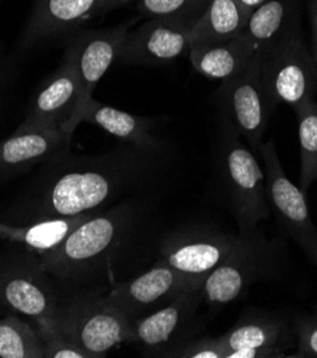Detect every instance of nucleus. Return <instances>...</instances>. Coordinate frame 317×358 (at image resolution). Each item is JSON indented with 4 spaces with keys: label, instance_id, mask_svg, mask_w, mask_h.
<instances>
[{
    "label": "nucleus",
    "instance_id": "1",
    "mask_svg": "<svg viewBox=\"0 0 317 358\" xmlns=\"http://www.w3.org/2000/svg\"><path fill=\"white\" fill-rule=\"evenodd\" d=\"M159 149L127 146L82 163L45 186L36 204L41 217L78 216L112 204L130 189L143 185L157 167Z\"/></svg>",
    "mask_w": 317,
    "mask_h": 358
},
{
    "label": "nucleus",
    "instance_id": "2",
    "mask_svg": "<svg viewBox=\"0 0 317 358\" xmlns=\"http://www.w3.org/2000/svg\"><path fill=\"white\" fill-rule=\"evenodd\" d=\"M139 219L136 206L122 203L94 213L70 233L62 244L39 255L42 268L57 278L67 280L100 266L127 241Z\"/></svg>",
    "mask_w": 317,
    "mask_h": 358
},
{
    "label": "nucleus",
    "instance_id": "3",
    "mask_svg": "<svg viewBox=\"0 0 317 358\" xmlns=\"http://www.w3.org/2000/svg\"><path fill=\"white\" fill-rule=\"evenodd\" d=\"M239 133L222 119L220 171L223 183L239 223V233L259 229L269 219L270 206L266 193V177L253 152L246 148Z\"/></svg>",
    "mask_w": 317,
    "mask_h": 358
},
{
    "label": "nucleus",
    "instance_id": "4",
    "mask_svg": "<svg viewBox=\"0 0 317 358\" xmlns=\"http://www.w3.org/2000/svg\"><path fill=\"white\" fill-rule=\"evenodd\" d=\"M262 83L273 112L279 104L297 110L314 101L317 66L304 43L300 24L262 56Z\"/></svg>",
    "mask_w": 317,
    "mask_h": 358
},
{
    "label": "nucleus",
    "instance_id": "5",
    "mask_svg": "<svg viewBox=\"0 0 317 358\" xmlns=\"http://www.w3.org/2000/svg\"><path fill=\"white\" fill-rule=\"evenodd\" d=\"M277 266V250L256 229L240 234L229 256L211 270L200 285L203 301L211 307L229 304L249 292L252 285L270 277Z\"/></svg>",
    "mask_w": 317,
    "mask_h": 358
},
{
    "label": "nucleus",
    "instance_id": "6",
    "mask_svg": "<svg viewBox=\"0 0 317 358\" xmlns=\"http://www.w3.org/2000/svg\"><path fill=\"white\" fill-rule=\"evenodd\" d=\"M64 334L89 358L104 357L122 343H134L132 320L103 297L90 299L59 313Z\"/></svg>",
    "mask_w": 317,
    "mask_h": 358
},
{
    "label": "nucleus",
    "instance_id": "7",
    "mask_svg": "<svg viewBox=\"0 0 317 358\" xmlns=\"http://www.w3.org/2000/svg\"><path fill=\"white\" fill-rule=\"evenodd\" d=\"M216 100L222 119L259 152L273 113L262 83V59L256 57L243 73L222 82Z\"/></svg>",
    "mask_w": 317,
    "mask_h": 358
},
{
    "label": "nucleus",
    "instance_id": "8",
    "mask_svg": "<svg viewBox=\"0 0 317 358\" xmlns=\"http://www.w3.org/2000/svg\"><path fill=\"white\" fill-rule=\"evenodd\" d=\"M33 252L6 253L0 257V306L31 320L59 317L52 285Z\"/></svg>",
    "mask_w": 317,
    "mask_h": 358
},
{
    "label": "nucleus",
    "instance_id": "9",
    "mask_svg": "<svg viewBox=\"0 0 317 358\" xmlns=\"http://www.w3.org/2000/svg\"><path fill=\"white\" fill-rule=\"evenodd\" d=\"M259 153L265 164L269 206L283 231L304 250L317 266V230L310 219L306 194L286 176L273 138L263 143Z\"/></svg>",
    "mask_w": 317,
    "mask_h": 358
},
{
    "label": "nucleus",
    "instance_id": "10",
    "mask_svg": "<svg viewBox=\"0 0 317 358\" xmlns=\"http://www.w3.org/2000/svg\"><path fill=\"white\" fill-rule=\"evenodd\" d=\"M204 278L183 274L159 260L148 271L120 282L104 296L112 306L130 320L148 315L178 296L197 290Z\"/></svg>",
    "mask_w": 317,
    "mask_h": 358
},
{
    "label": "nucleus",
    "instance_id": "11",
    "mask_svg": "<svg viewBox=\"0 0 317 358\" xmlns=\"http://www.w3.org/2000/svg\"><path fill=\"white\" fill-rule=\"evenodd\" d=\"M80 83L75 55L69 50L62 66L50 80L39 90L31 109L19 127L56 129L72 134L79 110Z\"/></svg>",
    "mask_w": 317,
    "mask_h": 358
},
{
    "label": "nucleus",
    "instance_id": "12",
    "mask_svg": "<svg viewBox=\"0 0 317 358\" xmlns=\"http://www.w3.org/2000/svg\"><path fill=\"white\" fill-rule=\"evenodd\" d=\"M239 236L215 229L193 230L167 237L160 245V260L183 274L206 278L233 250Z\"/></svg>",
    "mask_w": 317,
    "mask_h": 358
},
{
    "label": "nucleus",
    "instance_id": "13",
    "mask_svg": "<svg viewBox=\"0 0 317 358\" xmlns=\"http://www.w3.org/2000/svg\"><path fill=\"white\" fill-rule=\"evenodd\" d=\"M289 331L281 318L246 310L237 323L219 337L225 358H279L285 357Z\"/></svg>",
    "mask_w": 317,
    "mask_h": 358
},
{
    "label": "nucleus",
    "instance_id": "14",
    "mask_svg": "<svg viewBox=\"0 0 317 358\" xmlns=\"http://www.w3.org/2000/svg\"><path fill=\"white\" fill-rule=\"evenodd\" d=\"M193 24L150 19L129 31L118 60L132 64H164L189 52Z\"/></svg>",
    "mask_w": 317,
    "mask_h": 358
},
{
    "label": "nucleus",
    "instance_id": "15",
    "mask_svg": "<svg viewBox=\"0 0 317 358\" xmlns=\"http://www.w3.org/2000/svg\"><path fill=\"white\" fill-rule=\"evenodd\" d=\"M133 22L134 19L111 29L92 31L83 36L79 43L70 49L75 55L80 83L79 110L75 119L76 127H79V115L83 110V107L87 104V101L92 99V93L96 85L101 80L109 67L118 60Z\"/></svg>",
    "mask_w": 317,
    "mask_h": 358
},
{
    "label": "nucleus",
    "instance_id": "16",
    "mask_svg": "<svg viewBox=\"0 0 317 358\" xmlns=\"http://www.w3.org/2000/svg\"><path fill=\"white\" fill-rule=\"evenodd\" d=\"M202 301L200 289L186 292L167 306L132 320L134 343L150 352L164 354L173 347L174 340L182 334Z\"/></svg>",
    "mask_w": 317,
    "mask_h": 358
},
{
    "label": "nucleus",
    "instance_id": "17",
    "mask_svg": "<svg viewBox=\"0 0 317 358\" xmlns=\"http://www.w3.org/2000/svg\"><path fill=\"white\" fill-rule=\"evenodd\" d=\"M70 137L72 134L56 129L17 127L12 136L0 141V173H17L52 159L67 148Z\"/></svg>",
    "mask_w": 317,
    "mask_h": 358
},
{
    "label": "nucleus",
    "instance_id": "18",
    "mask_svg": "<svg viewBox=\"0 0 317 358\" xmlns=\"http://www.w3.org/2000/svg\"><path fill=\"white\" fill-rule=\"evenodd\" d=\"M189 56L199 75L220 82L239 76L256 59L249 42L241 33L237 38L225 42L192 45Z\"/></svg>",
    "mask_w": 317,
    "mask_h": 358
},
{
    "label": "nucleus",
    "instance_id": "19",
    "mask_svg": "<svg viewBox=\"0 0 317 358\" xmlns=\"http://www.w3.org/2000/svg\"><path fill=\"white\" fill-rule=\"evenodd\" d=\"M299 0H266L252 12L241 34L249 42L256 57H260L296 26Z\"/></svg>",
    "mask_w": 317,
    "mask_h": 358
},
{
    "label": "nucleus",
    "instance_id": "20",
    "mask_svg": "<svg viewBox=\"0 0 317 358\" xmlns=\"http://www.w3.org/2000/svg\"><path fill=\"white\" fill-rule=\"evenodd\" d=\"M85 122L103 129L127 145L148 149H159L162 146L160 140L150 134L153 129L150 119L118 110L112 106L96 101L93 97L79 115L78 123Z\"/></svg>",
    "mask_w": 317,
    "mask_h": 358
},
{
    "label": "nucleus",
    "instance_id": "21",
    "mask_svg": "<svg viewBox=\"0 0 317 358\" xmlns=\"http://www.w3.org/2000/svg\"><path fill=\"white\" fill-rule=\"evenodd\" d=\"M94 213L96 211L78 214V216L45 217L20 227L0 223V237L22 244L39 256L62 244L70 233L90 219Z\"/></svg>",
    "mask_w": 317,
    "mask_h": 358
},
{
    "label": "nucleus",
    "instance_id": "22",
    "mask_svg": "<svg viewBox=\"0 0 317 358\" xmlns=\"http://www.w3.org/2000/svg\"><path fill=\"white\" fill-rule=\"evenodd\" d=\"M101 0H38L26 30V41L34 42L78 26L100 8Z\"/></svg>",
    "mask_w": 317,
    "mask_h": 358
},
{
    "label": "nucleus",
    "instance_id": "23",
    "mask_svg": "<svg viewBox=\"0 0 317 358\" xmlns=\"http://www.w3.org/2000/svg\"><path fill=\"white\" fill-rule=\"evenodd\" d=\"M251 15L236 0H207L202 16L192 26V45L216 43L237 38L248 24Z\"/></svg>",
    "mask_w": 317,
    "mask_h": 358
},
{
    "label": "nucleus",
    "instance_id": "24",
    "mask_svg": "<svg viewBox=\"0 0 317 358\" xmlns=\"http://www.w3.org/2000/svg\"><path fill=\"white\" fill-rule=\"evenodd\" d=\"M0 358H45L36 329L15 315L0 318Z\"/></svg>",
    "mask_w": 317,
    "mask_h": 358
},
{
    "label": "nucleus",
    "instance_id": "25",
    "mask_svg": "<svg viewBox=\"0 0 317 358\" xmlns=\"http://www.w3.org/2000/svg\"><path fill=\"white\" fill-rule=\"evenodd\" d=\"M295 113L299 122L300 190L307 194L311 183L317 180V103H306Z\"/></svg>",
    "mask_w": 317,
    "mask_h": 358
},
{
    "label": "nucleus",
    "instance_id": "26",
    "mask_svg": "<svg viewBox=\"0 0 317 358\" xmlns=\"http://www.w3.org/2000/svg\"><path fill=\"white\" fill-rule=\"evenodd\" d=\"M139 13L149 19L195 24L207 0H134Z\"/></svg>",
    "mask_w": 317,
    "mask_h": 358
},
{
    "label": "nucleus",
    "instance_id": "27",
    "mask_svg": "<svg viewBox=\"0 0 317 358\" xmlns=\"http://www.w3.org/2000/svg\"><path fill=\"white\" fill-rule=\"evenodd\" d=\"M33 321L45 350V358H89L79 345L64 334L57 317H41Z\"/></svg>",
    "mask_w": 317,
    "mask_h": 358
},
{
    "label": "nucleus",
    "instance_id": "28",
    "mask_svg": "<svg viewBox=\"0 0 317 358\" xmlns=\"http://www.w3.org/2000/svg\"><path fill=\"white\" fill-rule=\"evenodd\" d=\"M164 355L182 358H225V348L219 337H203L189 343L176 344L167 350Z\"/></svg>",
    "mask_w": 317,
    "mask_h": 358
},
{
    "label": "nucleus",
    "instance_id": "29",
    "mask_svg": "<svg viewBox=\"0 0 317 358\" xmlns=\"http://www.w3.org/2000/svg\"><path fill=\"white\" fill-rule=\"evenodd\" d=\"M297 351L295 357H317V318L300 317L295 321Z\"/></svg>",
    "mask_w": 317,
    "mask_h": 358
},
{
    "label": "nucleus",
    "instance_id": "30",
    "mask_svg": "<svg viewBox=\"0 0 317 358\" xmlns=\"http://www.w3.org/2000/svg\"><path fill=\"white\" fill-rule=\"evenodd\" d=\"M307 10H309V20H310V29H311V56L317 66V0H309L307 2Z\"/></svg>",
    "mask_w": 317,
    "mask_h": 358
},
{
    "label": "nucleus",
    "instance_id": "31",
    "mask_svg": "<svg viewBox=\"0 0 317 358\" xmlns=\"http://www.w3.org/2000/svg\"><path fill=\"white\" fill-rule=\"evenodd\" d=\"M236 2H239L246 10H249L252 13L259 6H262L266 2V0H236Z\"/></svg>",
    "mask_w": 317,
    "mask_h": 358
}]
</instances>
